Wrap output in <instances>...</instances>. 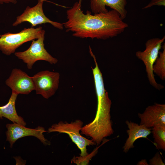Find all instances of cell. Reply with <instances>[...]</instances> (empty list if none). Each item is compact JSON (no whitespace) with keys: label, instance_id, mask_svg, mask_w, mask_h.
Segmentation results:
<instances>
[{"label":"cell","instance_id":"cell-7","mask_svg":"<svg viewBox=\"0 0 165 165\" xmlns=\"http://www.w3.org/2000/svg\"><path fill=\"white\" fill-rule=\"evenodd\" d=\"M60 76L58 72L48 70L35 75L32 78L36 94L47 99L53 95L58 88Z\"/></svg>","mask_w":165,"mask_h":165},{"label":"cell","instance_id":"cell-14","mask_svg":"<svg viewBox=\"0 0 165 165\" xmlns=\"http://www.w3.org/2000/svg\"><path fill=\"white\" fill-rule=\"evenodd\" d=\"M18 94L12 92L8 103L0 106V118L4 117L13 123H15L25 126L26 123L23 118L17 114L15 108V103Z\"/></svg>","mask_w":165,"mask_h":165},{"label":"cell","instance_id":"cell-18","mask_svg":"<svg viewBox=\"0 0 165 165\" xmlns=\"http://www.w3.org/2000/svg\"><path fill=\"white\" fill-rule=\"evenodd\" d=\"M149 165H165L159 153H157L155 156L149 160Z\"/></svg>","mask_w":165,"mask_h":165},{"label":"cell","instance_id":"cell-2","mask_svg":"<svg viewBox=\"0 0 165 165\" xmlns=\"http://www.w3.org/2000/svg\"><path fill=\"white\" fill-rule=\"evenodd\" d=\"M97 98V108L94 119L82 127L81 133L91 138L97 145L104 139L112 134L113 130L111 121V101L105 90L102 74L98 65L92 68Z\"/></svg>","mask_w":165,"mask_h":165},{"label":"cell","instance_id":"cell-1","mask_svg":"<svg viewBox=\"0 0 165 165\" xmlns=\"http://www.w3.org/2000/svg\"><path fill=\"white\" fill-rule=\"evenodd\" d=\"M82 2L79 0L67 10V20L63 23L66 31L73 32V36L105 40L117 36L128 27L114 9L94 15L87 11L85 14Z\"/></svg>","mask_w":165,"mask_h":165},{"label":"cell","instance_id":"cell-19","mask_svg":"<svg viewBox=\"0 0 165 165\" xmlns=\"http://www.w3.org/2000/svg\"><path fill=\"white\" fill-rule=\"evenodd\" d=\"M165 5V0H152L143 9H147L155 5L164 6Z\"/></svg>","mask_w":165,"mask_h":165},{"label":"cell","instance_id":"cell-11","mask_svg":"<svg viewBox=\"0 0 165 165\" xmlns=\"http://www.w3.org/2000/svg\"><path fill=\"white\" fill-rule=\"evenodd\" d=\"M140 124L148 128L165 126V105L155 104L146 108L142 113H139Z\"/></svg>","mask_w":165,"mask_h":165},{"label":"cell","instance_id":"cell-12","mask_svg":"<svg viewBox=\"0 0 165 165\" xmlns=\"http://www.w3.org/2000/svg\"><path fill=\"white\" fill-rule=\"evenodd\" d=\"M127 3L126 0H90V7L94 14L107 12L106 6H108L117 11L123 20L127 14L125 8Z\"/></svg>","mask_w":165,"mask_h":165},{"label":"cell","instance_id":"cell-20","mask_svg":"<svg viewBox=\"0 0 165 165\" xmlns=\"http://www.w3.org/2000/svg\"><path fill=\"white\" fill-rule=\"evenodd\" d=\"M12 3L13 4H16L17 0H0V4H2L4 3Z\"/></svg>","mask_w":165,"mask_h":165},{"label":"cell","instance_id":"cell-17","mask_svg":"<svg viewBox=\"0 0 165 165\" xmlns=\"http://www.w3.org/2000/svg\"><path fill=\"white\" fill-rule=\"evenodd\" d=\"M109 140H104L103 143L100 146L96 147L89 154L84 156H74L71 160V163H74L77 165H88L91 159L97 153L98 148L103 144Z\"/></svg>","mask_w":165,"mask_h":165},{"label":"cell","instance_id":"cell-16","mask_svg":"<svg viewBox=\"0 0 165 165\" xmlns=\"http://www.w3.org/2000/svg\"><path fill=\"white\" fill-rule=\"evenodd\" d=\"M151 132L157 147L165 150V126H159L152 128Z\"/></svg>","mask_w":165,"mask_h":165},{"label":"cell","instance_id":"cell-4","mask_svg":"<svg viewBox=\"0 0 165 165\" xmlns=\"http://www.w3.org/2000/svg\"><path fill=\"white\" fill-rule=\"evenodd\" d=\"M165 39V36L162 38H156L149 39L145 43V50L143 51H138L136 53V56L143 62L145 66L146 71L150 83L159 90L162 89L164 87L156 81L152 68Z\"/></svg>","mask_w":165,"mask_h":165},{"label":"cell","instance_id":"cell-5","mask_svg":"<svg viewBox=\"0 0 165 165\" xmlns=\"http://www.w3.org/2000/svg\"><path fill=\"white\" fill-rule=\"evenodd\" d=\"M83 124L80 120L68 123L60 121L58 123L53 124L47 130L48 133L58 132L68 134L72 141L80 150V156H84L87 154L86 147L95 145L96 143L92 140H89L83 137L79 133Z\"/></svg>","mask_w":165,"mask_h":165},{"label":"cell","instance_id":"cell-13","mask_svg":"<svg viewBox=\"0 0 165 165\" xmlns=\"http://www.w3.org/2000/svg\"><path fill=\"white\" fill-rule=\"evenodd\" d=\"M126 123L129 128L127 130L128 137L123 148V151L127 152L130 148L134 147V143L136 140L140 138H147L151 133L152 128L127 120L126 121Z\"/></svg>","mask_w":165,"mask_h":165},{"label":"cell","instance_id":"cell-15","mask_svg":"<svg viewBox=\"0 0 165 165\" xmlns=\"http://www.w3.org/2000/svg\"><path fill=\"white\" fill-rule=\"evenodd\" d=\"M162 52H159L158 56L153 66V72L163 80L165 79V45L162 47Z\"/></svg>","mask_w":165,"mask_h":165},{"label":"cell","instance_id":"cell-8","mask_svg":"<svg viewBox=\"0 0 165 165\" xmlns=\"http://www.w3.org/2000/svg\"><path fill=\"white\" fill-rule=\"evenodd\" d=\"M44 0H38L37 4L32 7L28 6L24 12L16 17L13 26H16L22 23L27 22L31 24V27L38 25L49 23L60 30L63 29L64 24L50 20L45 15L43 9Z\"/></svg>","mask_w":165,"mask_h":165},{"label":"cell","instance_id":"cell-6","mask_svg":"<svg viewBox=\"0 0 165 165\" xmlns=\"http://www.w3.org/2000/svg\"><path fill=\"white\" fill-rule=\"evenodd\" d=\"M45 34L36 40H33L30 46L27 50L15 53L16 57L27 64L28 69H31L34 63L38 61H45L51 64H56L58 61V60L50 55L44 48Z\"/></svg>","mask_w":165,"mask_h":165},{"label":"cell","instance_id":"cell-21","mask_svg":"<svg viewBox=\"0 0 165 165\" xmlns=\"http://www.w3.org/2000/svg\"><path fill=\"white\" fill-rule=\"evenodd\" d=\"M137 165H149V164H148L146 160L144 159L142 160L141 161H139L138 163L137 164Z\"/></svg>","mask_w":165,"mask_h":165},{"label":"cell","instance_id":"cell-9","mask_svg":"<svg viewBox=\"0 0 165 165\" xmlns=\"http://www.w3.org/2000/svg\"><path fill=\"white\" fill-rule=\"evenodd\" d=\"M6 127L7 129L6 132V141L9 142L11 148L17 140L27 136L36 137L45 145H50V142L44 137L43 133L46 131L43 127L38 126L35 129L30 128L15 123L7 124Z\"/></svg>","mask_w":165,"mask_h":165},{"label":"cell","instance_id":"cell-10","mask_svg":"<svg viewBox=\"0 0 165 165\" xmlns=\"http://www.w3.org/2000/svg\"><path fill=\"white\" fill-rule=\"evenodd\" d=\"M6 84L12 89V92L18 94H28L35 90L32 77L17 68L13 69Z\"/></svg>","mask_w":165,"mask_h":165},{"label":"cell","instance_id":"cell-3","mask_svg":"<svg viewBox=\"0 0 165 165\" xmlns=\"http://www.w3.org/2000/svg\"><path fill=\"white\" fill-rule=\"evenodd\" d=\"M45 31L42 27L25 28L20 32L12 33L8 32L0 35V50L8 56L15 53V50L23 44L38 39Z\"/></svg>","mask_w":165,"mask_h":165}]
</instances>
